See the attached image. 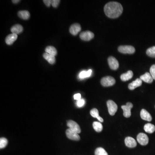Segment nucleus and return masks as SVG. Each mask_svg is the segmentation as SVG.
I'll return each instance as SVG.
<instances>
[{"instance_id": "obj_8", "label": "nucleus", "mask_w": 155, "mask_h": 155, "mask_svg": "<svg viewBox=\"0 0 155 155\" xmlns=\"http://www.w3.org/2000/svg\"><path fill=\"white\" fill-rule=\"evenodd\" d=\"M94 34L93 32L89 31H85L80 33V38L81 39L85 41H89L94 38Z\"/></svg>"}, {"instance_id": "obj_7", "label": "nucleus", "mask_w": 155, "mask_h": 155, "mask_svg": "<svg viewBox=\"0 0 155 155\" xmlns=\"http://www.w3.org/2000/svg\"><path fill=\"white\" fill-rule=\"evenodd\" d=\"M137 141L138 143L143 146H145L148 144L149 138L146 134L143 133H139L137 137Z\"/></svg>"}, {"instance_id": "obj_17", "label": "nucleus", "mask_w": 155, "mask_h": 155, "mask_svg": "<svg viewBox=\"0 0 155 155\" xmlns=\"http://www.w3.org/2000/svg\"><path fill=\"white\" fill-rule=\"evenodd\" d=\"M23 30V28L22 26L19 24H16L13 26L11 28V32L14 34H19L22 33Z\"/></svg>"}, {"instance_id": "obj_14", "label": "nucleus", "mask_w": 155, "mask_h": 155, "mask_svg": "<svg viewBox=\"0 0 155 155\" xmlns=\"http://www.w3.org/2000/svg\"><path fill=\"white\" fill-rule=\"evenodd\" d=\"M142 84V81L140 78H137L135 81L132 82L129 85V88L130 90H133L137 87L141 86Z\"/></svg>"}, {"instance_id": "obj_20", "label": "nucleus", "mask_w": 155, "mask_h": 155, "mask_svg": "<svg viewBox=\"0 0 155 155\" xmlns=\"http://www.w3.org/2000/svg\"><path fill=\"white\" fill-rule=\"evenodd\" d=\"M90 115L92 117L94 118H97L100 122H103V119L102 117L100 116L99 114V111L97 109L94 108L90 110Z\"/></svg>"}, {"instance_id": "obj_9", "label": "nucleus", "mask_w": 155, "mask_h": 155, "mask_svg": "<svg viewBox=\"0 0 155 155\" xmlns=\"http://www.w3.org/2000/svg\"><path fill=\"white\" fill-rule=\"evenodd\" d=\"M67 125L70 128V129L76 132L77 133L79 134L81 133V130L80 126L77 123L74 121H68L67 122Z\"/></svg>"}, {"instance_id": "obj_28", "label": "nucleus", "mask_w": 155, "mask_h": 155, "mask_svg": "<svg viewBox=\"0 0 155 155\" xmlns=\"http://www.w3.org/2000/svg\"><path fill=\"white\" fill-rule=\"evenodd\" d=\"M8 144V141L6 138L1 137L0 139V148H5Z\"/></svg>"}, {"instance_id": "obj_33", "label": "nucleus", "mask_w": 155, "mask_h": 155, "mask_svg": "<svg viewBox=\"0 0 155 155\" xmlns=\"http://www.w3.org/2000/svg\"><path fill=\"white\" fill-rule=\"evenodd\" d=\"M74 98L75 100H79L81 99V95L80 94H75L74 95Z\"/></svg>"}, {"instance_id": "obj_32", "label": "nucleus", "mask_w": 155, "mask_h": 155, "mask_svg": "<svg viewBox=\"0 0 155 155\" xmlns=\"http://www.w3.org/2000/svg\"><path fill=\"white\" fill-rule=\"evenodd\" d=\"M43 2H44L46 6H48V7H49L51 5V1H50V0H44L43 1Z\"/></svg>"}, {"instance_id": "obj_4", "label": "nucleus", "mask_w": 155, "mask_h": 155, "mask_svg": "<svg viewBox=\"0 0 155 155\" xmlns=\"http://www.w3.org/2000/svg\"><path fill=\"white\" fill-rule=\"evenodd\" d=\"M107 106L110 115L111 116H114L118 109L117 104L112 100H109L107 102Z\"/></svg>"}, {"instance_id": "obj_18", "label": "nucleus", "mask_w": 155, "mask_h": 155, "mask_svg": "<svg viewBox=\"0 0 155 155\" xmlns=\"http://www.w3.org/2000/svg\"><path fill=\"white\" fill-rule=\"evenodd\" d=\"M133 76V73L132 71L129 70L128 72L122 74L120 76L121 79L122 81L125 82L131 79Z\"/></svg>"}, {"instance_id": "obj_5", "label": "nucleus", "mask_w": 155, "mask_h": 155, "mask_svg": "<svg viewBox=\"0 0 155 155\" xmlns=\"http://www.w3.org/2000/svg\"><path fill=\"white\" fill-rule=\"evenodd\" d=\"M133 107L132 103L128 102L126 105L122 106V109L123 110V115L126 118H129L131 116V109Z\"/></svg>"}, {"instance_id": "obj_19", "label": "nucleus", "mask_w": 155, "mask_h": 155, "mask_svg": "<svg viewBox=\"0 0 155 155\" xmlns=\"http://www.w3.org/2000/svg\"><path fill=\"white\" fill-rule=\"evenodd\" d=\"M43 57L50 64H53L55 63V61H56L55 56L45 53L43 54Z\"/></svg>"}, {"instance_id": "obj_21", "label": "nucleus", "mask_w": 155, "mask_h": 155, "mask_svg": "<svg viewBox=\"0 0 155 155\" xmlns=\"http://www.w3.org/2000/svg\"><path fill=\"white\" fill-rule=\"evenodd\" d=\"M18 16L21 19L27 20L29 19L30 14L28 11H21L18 12Z\"/></svg>"}, {"instance_id": "obj_3", "label": "nucleus", "mask_w": 155, "mask_h": 155, "mask_svg": "<svg viewBox=\"0 0 155 155\" xmlns=\"http://www.w3.org/2000/svg\"><path fill=\"white\" fill-rule=\"evenodd\" d=\"M116 83L114 78L111 76H106L103 78L101 80V84L103 86L109 87L113 85Z\"/></svg>"}, {"instance_id": "obj_31", "label": "nucleus", "mask_w": 155, "mask_h": 155, "mask_svg": "<svg viewBox=\"0 0 155 155\" xmlns=\"http://www.w3.org/2000/svg\"><path fill=\"white\" fill-rule=\"evenodd\" d=\"M60 1V0H52L51 1V5L53 7H58Z\"/></svg>"}, {"instance_id": "obj_12", "label": "nucleus", "mask_w": 155, "mask_h": 155, "mask_svg": "<svg viewBox=\"0 0 155 155\" xmlns=\"http://www.w3.org/2000/svg\"><path fill=\"white\" fill-rule=\"evenodd\" d=\"M124 142L125 145L129 148H134L137 146V142L135 139L131 137H126Z\"/></svg>"}, {"instance_id": "obj_13", "label": "nucleus", "mask_w": 155, "mask_h": 155, "mask_svg": "<svg viewBox=\"0 0 155 155\" xmlns=\"http://www.w3.org/2000/svg\"><path fill=\"white\" fill-rule=\"evenodd\" d=\"M17 37H18V36L16 34H14V33L10 34L7 36L5 39L6 44L8 45H12L13 43L16 40Z\"/></svg>"}, {"instance_id": "obj_27", "label": "nucleus", "mask_w": 155, "mask_h": 155, "mask_svg": "<svg viewBox=\"0 0 155 155\" xmlns=\"http://www.w3.org/2000/svg\"><path fill=\"white\" fill-rule=\"evenodd\" d=\"M95 155H108L106 150L102 147H98L95 151Z\"/></svg>"}, {"instance_id": "obj_30", "label": "nucleus", "mask_w": 155, "mask_h": 155, "mask_svg": "<svg viewBox=\"0 0 155 155\" xmlns=\"http://www.w3.org/2000/svg\"><path fill=\"white\" fill-rule=\"evenodd\" d=\"M85 101L84 99H81L80 100H78L76 102V104L78 107H81L85 105Z\"/></svg>"}, {"instance_id": "obj_25", "label": "nucleus", "mask_w": 155, "mask_h": 155, "mask_svg": "<svg viewBox=\"0 0 155 155\" xmlns=\"http://www.w3.org/2000/svg\"><path fill=\"white\" fill-rule=\"evenodd\" d=\"M92 73V70H89L87 71H83L80 73L79 77L81 79L86 78L90 77Z\"/></svg>"}, {"instance_id": "obj_15", "label": "nucleus", "mask_w": 155, "mask_h": 155, "mask_svg": "<svg viewBox=\"0 0 155 155\" xmlns=\"http://www.w3.org/2000/svg\"><path fill=\"white\" fill-rule=\"evenodd\" d=\"M141 117L142 119L147 121L150 122L152 121V118L151 115L146 110L142 109L141 112Z\"/></svg>"}, {"instance_id": "obj_6", "label": "nucleus", "mask_w": 155, "mask_h": 155, "mask_svg": "<svg viewBox=\"0 0 155 155\" xmlns=\"http://www.w3.org/2000/svg\"><path fill=\"white\" fill-rule=\"evenodd\" d=\"M65 133L67 137L70 140L78 141L80 139L78 134L70 129H67Z\"/></svg>"}, {"instance_id": "obj_1", "label": "nucleus", "mask_w": 155, "mask_h": 155, "mask_svg": "<svg viewBox=\"0 0 155 155\" xmlns=\"http://www.w3.org/2000/svg\"><path fill=\"white\" fill-rule=\"evenodd\" d=\"M104 12L110 18H118L123 12L122 5L117 2H110L106 4L104 8Z\"/></svg>"}, {"instance_id": "obj_16", "label": "nucleus", "mask_w": 155, "mask_h": 155, "mask_svg": "<svg viewBox=\"0 0 155 155\" xmlns=\"http://www.w3.org/2000/svg\"><path fill=\"white\" fill-rule=\"evenodd\" d=\"M140 78L142 81H144L147 83H151L153 82L154 80L150 74L148 72L140 76Z\"/></svg>"}, {"instance_id": "obj_24", "label": "nucleus", "mask_w": 155, "mask_h": 155, "mask_svg": "<svg viewBox=\"0 0 155 155\" xmlns=\"http://www.w3.org/2000/svg\"><path fill=\"white\" fill-rule=\"evenodd\" d=\"M93 127L96 132H100L102 131L103 129V125L101 123L95 122L93 123Z\"/></svg>"}, {"instance_id": "obj_26", "label": "nucleus", "mask_w": 155, "mask_h": 155, "mask_svg": "<svg viewBox=\"0 0 155 155\" xmlns=\"http://www.w3.org/2000/svg\"><path fill=\"white\" fill-rule=\"evenodd\" d=\"M146 54L151 58H155V46L151 47L146 50Z\"/></svg>"}, {"instance_id": "obj_34", "label": "nucleus", "mask_w": 155, "mask_h": 155, "mask_svg": "<svg viewBox=\"0 0 155 155\" xmlns=\"http://www.w3.org/2000/svg\"><path fill=\"white\" fill-rule=\"evenodd\" d=\"M20 1H19V0H17V1H16V0H13V1H12V2L13 3H14V4H17V3H19V2H20Z\"/></svg>"}, {"instance_id": "obj_22", "label": "nucleus", "mask_w": 155, "mask_h": 155, "mask_svg": "<svg viewBox=\"0 0 155 155\" xmlns=\"http://www.w3.org/2000/svg\"><path fill=\"white\" fill-rule=\"evenodd\" d=\"M144 130L148 133H153L155 131V125L152 124H146L144 126Z\"/></svg>"}, {"instance_id": "obj_11", "label": "nucleus", "mask_w": 155, "mask_h": 155, "mask_svg": "<svg viewBox=\"0 0 155 155\" xmlns=\"http://www.w3.org/2000/svg\"><path fill=\"white\" fill-rule=\"evenodd\" d=\"M81 30V27L78 23H74L70 27V32L72 35L76 36Z\"/></svg>"}, {"instance_id": "obj_23", "label": "nucleus", "mask_w": 155, "mask_h": 155, "mask_svg": "<svg viewBox=\"0 0 155 155\" xmlns=\"http://www.w3.org/2000/svg\"><path fill=\"white\" fill-rule=\"evenodd\" d=\"M45 51L47 53L50 55L55 56L57 54V50L53 46H49L46 47L45 49Z\"/></svg>"}, {"instance_id": "obj_2", "label": "nucleus", "mask_w": 155, "mask_h": 155, "mask_svg": "<svg viewBox=\"0 0 155 155\" xmlns=\"http://www.w3.org/2000/svg\"><path fill=\"white\" fill-rule=\"evenodd\" d=\"M118 50L122 53H128V54H133L135 51L134 47L130 45H124L120 46L118 48Z\"/></svg>"}, {"instance_id": "obj_29", "label": "nucleus", "mask_w": 155, "mask_h": 155, "mask_svg": "<svg viewBox=\"0 0 155 155\" xmlns=\"http://www.w3.org/2000/svg\"><path fill=\"white\" fill-rule=\"evenodd\" d=\"M150 74L153 79L155 80V64L153 65L150 67Z\"/></svg>"}, {"instance_id": "obj_10", "label": "nucleus", "mask_w": 155, "mask_h": 155, "mask_svg": "<svg viewBox=\"0 0 155 155\" xmlns=\"http://www.w3.org/2000/svg\"><path fill=\"white\" fill-rule=\"evenodd\" d=\"M109 65L112 70H116L119 67V63L116 58L113 57H110L108 59Z\"/></svg>"}]
</instances>
